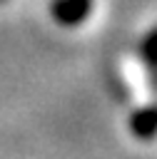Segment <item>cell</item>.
Here are the masks:
<instances>
[{
    "mask_svg": "<svg viewBox=\"0 0 157 159\" xmlns=\"http://www.w3.org/2000/svg\"><path fill=\"white\" fill-rule=\"evenodd\" d=\"M137 52H140V60H142L145 67L150 70V77H152V82H155V87H157V27H152V30L140 40Z\"/></svg>",
    "mask_w": 157,
    "mask_h": 159,
    "instance_id": "cell-3",
    "label": "cell"
},
{
    "mask_svg": "<svg viewBox=\"0 0 157 159\" xmlns=\"http://www.w3.org/2000/svg\"><path fill=\"white\" fill-rule=\"evenodd\" d=\"M90 10H92V0H52L50 2V15L62 27H77L90 17Z\"/></svg>",
    "mask_w": 157,
    "mask_h": 159,
    "instance_id": "cell-1",
    "label": "cell"
},
{
    "mask_svg": "<svg viewBox=\"0 0 157 159\" xmlns=\"http://www.w3.org/2000/svg\"><path fill=\"white\" fill-rule=\"evenodd\" d=\"M0 2H2V0H0Z\"/></svg>",
    "mask_w": 157,
    "mask_h": 159,
    "instance_id": "cell-4",
    "label": "cell"
},
{
    "mask_svg": "<svg viewBox=\"0 0 157 159\" xmlns=\"http://www.w3.org/2000/svg\"><path fill=\"white\" fill-rule=\"evenodd\" d=\"M130 132L142 142L155 139L157 137V104H147V107L135 109L130 117Z\"/></svg>",
    "mask_w": 157,
    "mask_h": 159,
    "instance_id": "cell-2",
    "label": "cell"
}]
</instances>
